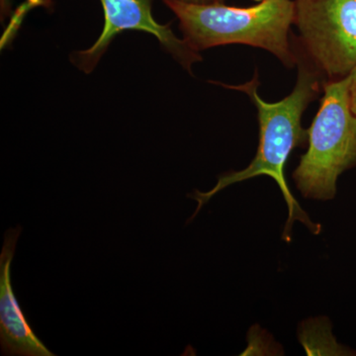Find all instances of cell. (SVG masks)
I'll use <instances>...</instances> for the list:
<instances>
[{
  "instance_id": "6",
  "label": "cell",
  "mask_w": 356,
  "mask_h": 356,
  "mask_svg": "<svg viewBox=\"0 0 356 356\" xmlns=\"http://www.w3.org/2000/svg\"><path fill=\"white\" fill-rule=\"evenodd\" d=\"M22 227L7 229L0 254V344L2 355L54 356L33 331L14 294L11 282L16 245Z\"/></svg>"
},
{
  "instance_id": "9",
  "label": "cell",
  "mask_w": 356,
  "mask_h": 356,
  "mask_svg": "<svg viewBox=\"0 0 356 356\" xmlns=\"http://www.w3.org/2000/svg\"><path fill=\"white\" fill-rule=\"evenodd\" d=\"M181 1L189 2V3L214 4L224 3L225 0H181Z\"/></svg>"
},
{
  "instance_id": "5",
  "label": "cell",
  "mask_w": 356,
  "mask_h": 356,
  "mask_svg": "<svg viewBox=\"0 0 356 356\" xmlns=\"http://www.w3.org/2000/svg\"><path fill=\"white\" fill-rule=\"evenodd\" d=\"M104 13V27L99 38L90 48L74 51L70 62L84 74H90L99 63L115 37L128 30L154 35L161 48L168 51L185 70L192 74V65L202 60L184 39L177 38L170 25H161L152 13L153 0H100Z\"/></svg>"
},
{
  "instance_id": "3",
  "label": "cell",
  "mask_w": 356,
  "mask_h": 356,
  "mask_svg": "<svg viewBox=\"0 0 356 356\" xmlns=\"http://www.w3.org/2000/svg\"><path fill=\"white\" fill-rule=\"evenodd\" d=\"M317 115L308 129V151L293 172L305 198L332 200L337 178L356 166V115L350 107V77L327 81Z\"/></svg>"
},
{
  "instance_id": "7",
  "label": "cell",
  "mask_w": 356,
  "mask_h": 356,
  "mask_svg": "<svg viewBox=\"0 0 356 356\" xmlns=\"http://www.w3.org/2000/svg\"><path fill=\"white\" fill-rule=\"evenodd\" d=\"M51 6V0H26L24 3L16 9L14 13L11 22L9 23L8 27L6 28V32L3 33L4 38L7 40L13 39V35H15L16 31L19 29L21 22L23 18L25 17L26 14L32 10L35 7L44 6L47 8H50Z\"/></svg>"
},
{
  "instance_id": "2",
  "label": "cell",
  "mask_w": 356,
  "mask_h": 356,
  "mask_svg": "<svg viewBox=\"0 0 356 356\" xmlns=\"http://www.w3.org/2000/svg\"><path fill=\"white\" fill-rule=\"evenodd\" d=\"M163 1L177 16L184 41L198 53L224 44H247L269 51L288 69L297 65L290 33L293 0H261L248 7Z\"/></svg>"
},
{
  "instance_id": "10",
  "label": "cell",
  "mask_w": 356,
  "mask_h": 356,
  "mask_svg": "<svg viewBox=\"0 0 356 356\" xmlns=\"http://www.w3.org/2000/svg\"><path fill=\"white\" fill-rule=\"evenodd\" d=\"M0 2H1V15L3 17L10 13L11 0H0Z\"/></svg>"
},
{
  "instance_id": "4",
  "label": "cell",
  "mask_w": 356,
  "mask_h": 356,
  "mask_svg": "<svg viewBox=\"0 0 356 356\" xmlns=\"http://www.w3.org/2000/svg\"><path fill=\"white\" fill-rule=\"evenodd\" d=\"M295 43L325 83L348 76L356 65V0H294Z\"/></svg>"
},
{
  "instance_id": "8",
  "label": "cell",
  "mask_w": 356,
  "mask_h": 356,
  "mask_svg": "<svg viewBox=\"0 0 356 356\" xmlns=\"http://www.w3.org/2000/svg\"><path fill=\"white\" fill-rule=\"evenodd\" d=\"M348 77H350V107L353 113L356 115V65Z\"/></svg>"
},
{
  "instance_id": "1",
  "label": "cell",
  "mask_w": 356,
  "mask_h": 356,
  "mask_svg": "<svg viewBox=\"0 0 356 356\" xmlns=\"http://www.w3.org/2000/svg\"><path fill=\"white\" fill-rule=\"evenodd\" d=\"M291 41L297 58L298 76L292 92L280 102L271 103L262 99L257 91L261 86L257 72L252 81L240 86L212 81V83L222 88L242 91L254 103L259 124V147L254 159L245 170L222 173L218 178L214 188L210 191H195L193 194H189L188 197L195 199L198 203L191 221L218 192L229 185L266 175L275 180L288 206L289 215L283 232V238L287 243L291 242V229L295 221L303 222L315 235H318L322 229L320 225L312 222L308 215L300 207L285 179V165L293 149L303 147L308 143V130L302 127V116L309 105L321 95L325 83L324 77L312 65L294 40L291 38Z\"/></svg>"
}]
</instances>
